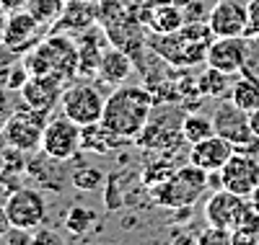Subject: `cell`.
<instances>
[{
	"mask_svg": "<svg viewBox=\"0 0 259 245\" xmlns=\"http://www.w3.org/2000/svg\"><path fill=\"white\" fill-rule=\"evenodd\" d=\"M94 21H99V8L91 0H70L65 3L52 31H85L94 26Z\"/></svg>",
	"mask_w": 259,
	"mask_h": 245,
	"instance_id": "cell-16",
	"label": "cell"
},
{
	"mask_svg": "<svg viewBox=\"0 0 259 245\" xmlns=\"http://www.w3.org/2000/svg\"><path fill=\"white\" fill-rule=\"evenodd\" d=\"M41 152L45 158L68 163L80 152V127L68 116H52L47 121L45 137H41Z\"/></svg>",
	"mask_w": 259,
	"mask_h": 245,
	"instance_id": "cell-5",
	"label": "cell"
},
{
	"mask_svg": "<svg viewBox=\"0 0 259 245\" xmlns=\"http://www.w3.org/2000/svg\"><path fill=\"white\" fill-rule=\"evenodd\" d=\"M233 152H236L233 142H228V140L221 137V135H212V137H207V140H202V142H194V145H192V150H189V163L197 165V168H202L205 173H207V170H221V168L233 158Z\"/></svg>",
	"mask_w": 259,
	"mask_h": 245,
	"instance_id": "cell-15",
	"label": "cell"
},
{
	"mask_svg": "<svg viewBox=\"0 0 259 245\" xmlns=\"http://www.w3.org/2000/svg\"><path fill=\"white\" fill-rule=\"evenodd\" d=\"M221 175H223V189L249 199L259 186V160L246 152H233V158L221 168Z\"/></svg>",
	"mask_w": 259,
	"mask_h": 245,
	"instance_id": "cell-11",
	"label": "cell"
},
{
	"mask_svg": "<svg viewBox=\"0 0 259 245\" xmlns=\"http://www.w3.org/2000/svg\"><path fill=\"white\" fill-rule=\"evenodd\" d=\"M140 21L148 24L150 31H156V34H177L184 29L187 16H184V8H179L174 3H158L156 8L143 11Z\"/></svg>",
	"mask_w": 259,
	"mask_h": 245,
	"instance_id": "cell-17",
	"label": "cell"
},
{
	"mask_svg": "<svg viewBox=\"0 0 259 245\" xmlns=\"http://www.w3.org/2000/svg\"><path fill=\"white\" fill-rule=\"evenodd\" d=\"M8 11L6 8H0V44H3V36H6V29H8Z\"/></svg>",
	"mask_w": 259,
	"mask_h": 245,
	"instance_id": "cell-37",
	"label": "cell"
},
{
	"mask_svg": "<svg viewBox=\"0 0 259 245\" xmlns=\"http://www.w3.org/2000/svg\"><path fill=\"white\" fill-rule=\"evenodd\" d=\"M249 124H251V132L259 137V108H254V111H249Z\"/></svg>",
	"mask_w": 259,
	"mask_h": 245,
	"instance_id": "cell-38",
	"label": "cell"
},
{
	"mask_svg": "<svg viewBox=\"0 0 259 245\" xmlns=\"http://www.w3.org/2000/svg\"><path fill=\"white\" fill-rule=\"evenodd\" d=\"M13 225H11V217H8V212H6V204L0 207V240H3V235L11 230Z\"/></svg>",
	"mask_w": 259,
	"mask_h": 245,
	"instance_id": "cell-36",
	"label": "cell"
},
{
	"mask_svg": "<svg viewBox=\"0 0 259 245\" xmlns=\"http://www.w3.org/2000/svg\"><path fill=\"white\" fill-rule=\"evenodd\" d=\"M182 135H184V140H187L189 145L212 137V135H215L212 116H202V114H189V116H184V121H182Z\"/></svg>",
	"mask_w": 259,
	"mask_h": 245,
	"instance_id": "cell-23",
	"label": "cell"
},
{
	"mask_svg": "<svg viewBox=\"0 0 259 245\" xmlns=\"http://www.w3.org/2000/svg\"><path fill=\"white\" fill-rule=\"evenodd\" d=\"M119 142H124V137H117L101 121L80 127V150H85V152H109Z\"/></svg>",
	"mask_w": 259,
	"mask_h": 245,
	"instance_id": "cell-19",
	"label": "cell"
},
{
	"mask_svg": "<svg viewBox=\"0 0 259 245\" xmlns=\"http://www.w3.org/2000/svg\"><path fill=\"white\" fill-rule=\"evenodd\" d=\"M249 26H246V39H256L259 36V0H249Z\"/></svg>",
	"mask_w": 259,
	"mask_h": 245,
	"instance_id": "cell-32",
	"label": "cell"
},
{
	"mask_svg": "<svg viewBox=\"0 0 259 245\" xmlns=\"http://www.w3.org/2000/svg\"><path fill=\"white\" fill-rule=\"evenodd\" d=\"M101 57H104V49L101 44L94 41V36L89 34V29H85L80 44H78V75L83 78H94L101 68Z\"/></svg>",
	"mask_w": 259,
	"mask_h": 245,
	"instance_id": "cell-21",
	"label": "cell"
},
{
	"mask_svg": "<svg viewBox=\"0 0 259 245\" xmlns=\"http://www.w3.org/2000/svg\"><path fill=\"white\" fill-rule=\"evenodd\" d=\"M249 202H251V207L259 212V186H256V189H254V194L249 196Z\"/></svg>",
	"mask_w": 259,
	"mask_h": 245,
	"instance_id": "cell-39",
	"label": "cell"
},
{
	"mask_svg": "<svg viewBox=\"0 0 259 245\" xmlns=\"http://www.w3.org/2000/svg\"><path fill=\"white\" fill-rule=\"evenodd\" d=\"M39 21L31 16V11H13L11 18H8V29H6V36H3V44L11 47L18 57H24L26 52H31L36 44L41 41L39 39Z\"/></svg>",
	"mask_w": 259,
	"mask_h": 245,
	"instance_id": "cell-14",
	"label": "cell"
},
{
	"mask_svg": "<svg viewBox=\"0 0 259 245\" xmlns=\"http://www.w3.org/2000/svg\"><path fill=\"white\" fill-rule=\"evenodd\" d=\"M171 173H174V165L166 163V160H161L158 165H148V168H145V183H148V186L163 183Z\"/></svg>",
	"mask_w": 259,
	"mask_h": 245,
	"instance_id": "cell-28",
	"label": "cell"
},
{
	"mask_svg": "<svg viewBox=\"0 0 259 245\" xmlns=\"http://www.w3.org/2000/svg\"><path fill=\"white\" fill-rule=\"evenodd\" d=\"M249 209H251V202L246 196H239L228 189H218L205 202V219L212 227H223L233 232L244 225V217Z\"/></svg>",
	"mask_w": 259,
	"mask_h": 245,
	"instance_id": "cell-6",
	"label": "cell"
},
{
	"mask_svg": "<svg viewBox=\"0 0 259 245\" xmlns=\"http://www.w3.org/2000/svg\"><path fill=\"white\" fill-rule=\"evenodd\" d=\"M197 242H202V245H207V242H231V230L207 225V230L197 235Z\"/></svg>",
	"mask_w": 259,
	"mask_h": 245,
	"instance_id": "cell-30",
	"label": "cell"
},
{
	"mask_svg": "<svg viewBox=\"0 0 259 245\" xmlns=\"http://www.w3.org/2000/svg\"><path fill=\"white\" fill-rule=\"evenodd\" d=\"M68 91L65 88V80L57 78V75H31L26 80V85L21 88V101L29 108H36V111H50L55 108L57 101H62V93Z\"/></svg>",
	"mask_w": 259,
	"mask_h": 245,
	"instance_id": "cell-13",
	"label": "cell"
},
{
	"mask_svg": "<svg viewBox=\"0 0 259 245\" xmlns=\"http://www.w3.org/2000/svg\"><path fill=\"white\" fill-rule=\"evenodd\" d=\"M31 78V73H29V68L24 62H13L11 68H8V78H6V85H8V91H21V88L26 85V80Z\"/></svg>",
	"mask_w": 259,
	"mask_h": 245,
	"instance_id": "cell-27",
	"label": "cell"
},
{
	"mask_svg": "<svg viewBox=\"0 0 259 245\" xmlns=\"http://www.w3.org/2000/svg\"><path fill=\"white\" fill-rule=\"evenodd\" d=\"M153 106H156L153 93L145 91V88H135V85L117 88L104 103L101 124L109 132H114L117 137L138 140V135L150 121V111H153Z\"/></svg>",
	"mask_w": 259,
	"mask_h": 245,
	"instance_id": "cell-1",
	"label": "cell"
},
{
	"mask_svg": "<svg viewBox=\"0 0 259 245\" xmlns=\"http://www.w3.org/2000/svg\"><path fill=\"white\" fill-rule=\"evenodd\" d=\"M73 186L80 189V191H96L101 183H104V173L99 168H91V165H83L73 173Z\"/></svg>",
	"mask_w": 259,
	"mask_h": 245,
	"instance_id": "cell-26",
	"label": "cell"
},
{
	"mask_svg": "<svg viewBox=\"0 0 259 245\" xmlns=\"http://www.w3.org/2000/svg\"><path fill=\"white\" fill-rule=\"evenodd\" d=\"M212 124H215V135L233 142V147H241L256 137L251 132V124H249V111L236 106L231 98L218 101V106L212 111Z\"/></svg>",
	"mask_w": 259,
	"mask_h": 245,
	"instance_id": "cell-9",
	"label": "cell"
},
{
	"mask_svg": "<svg viewBox=\"0 0 259 245\" xmlns=\"http://www.w3.org/2000/svg\"><path fill=\"white\" fill-rule=\"evenodd\" d=\"M197 91L202 96H210V98H221L231 91V75L223 73V70H215L207 65V70L200 75L197 80Z\"/></svg>",
	"mask_w": 259,
	"mask_h": 245,
	"instance_id": "cell-22",
	"label": "cell"
},
{
	"mask_svg": "<svg viewBox=\"0 0 259 245\" xmlns=\"http://www.w3.org/2000/svg\"><path fill=\"white\" fill-rule=\"evenodd\" d=\"M3 127H6V119H0V135H3Z\"/></svg>",
	"mask_w": 259,
	"mask_h": 245,
	"instance_id": "cell-40",
	"label": "cell"
},
{
	"mask_svg": "<svg viewBox=\"0 0 259 245\" xmlns=\"http://www.w3.org/2000/svg\"><path fill=\"white\" fill-rule=\"evenodd\" d=\"M241 78L231 85V101L236 106H241L244 111H254L259 108V75L241 70Z\"/></svg>",
	"mask_w": 259,
	"mask_h": 245,
	"instance_id": "cell-20",
	"label": "cell"
},
{
	"mask_svg": "<svg viewBox=\"0 0 259 245\" xmlns=\"http://www.w3.org/2000/svg\"><path fill=\"white\" fill-rule=\"evenodd\" d=\"M6 212L11 217V225L24 230H36L47 219V202L34 189H16L6 199Z\"/></svg>",
	"mask_w": 259,
	"mask_h": 245,
	"instance_id": "cell-8",
	"label": "cell"
},
{
	"mask_svg": "<svg viewBox=\"0 0 259 245\" xmlns=\"http://www.w3.org/2000/svg\"><path fill=\"white\" fill-rule=\"evenodd\" d=\"M16 59H18V54L11 47H6V44H0V70L8 68V65H13Z\"/></svg>",
	"mask_w": 259,
	"mask_h": 245,
	"instance_id": "cell-34",
	"label": "cell"
},
{
	"mask_svg": "<svg viewBox=\"0 0 259 245\" xmlns=\"http://www.w3.org/2000/svg\"><path fill=\"white\" fill-rule=\"evenodd\" d=\"M65 8V0H29V11L41 26H52Z\"/></svg>",
	"mask_w": 259,
	"mask_h": 245,
	"instance_id": "cell-25",
	"label": "cell"
},
{
	"mask_svg": "<svg viewBox=\"0 0 259 245\" xmlns=\"http://www.w3.org/2000/svg\"><path fill=\"white\" fill-rule=\"evenodd\" d=\"M205 191H207V173L189 163V165L174 170L163 183H156L153 202L158 207L182 209V207H192Z\"/></svg>",
	"mask_w": 259,
	"mask_h": 245,
	"instance_id": "cell-3",
	"label": "cell"
},
{
	"mask_svg": "<svg viewBox=\"0 0 259 245\" xmlns=\"http://www.w3.org/2000/svg\"><path fill=\"white\" fill-rule=\"evenodd\" d=\"M0 242H6V245H31V230H24V227H11L6 235H3V240Z\"/></svg>",
	"mask_w": 259,
	"mask_h": 245,
	"instance_id": "cell-31",
	"label": "cell"
},
{
	"mask_svg": "<svg viewBox=\"0 0 259 245\" xmlns=\"http://www.w3.org/2000/svg\"><path fill=\"white\" fill-rule=\"evenodd\" d=\"M47 121H50L47 111H36V108H29V106H21L6 119L3 140H6V145H11V147H16L21 152L41 150V137H45Z\"/></svg>",
	"mask_w": 259,
	"mask_h": 245,
	"instance_id": "cell-4",
	"label": "cell"
},
{
	"mask_svg": "<svg viewBox=\"0 0 259 245\" xmlns=\"http://www.w3.org/2000/svg\"><path fill=\"white\" fill-rule=\"evenodd\" d=\"M24 59L31 75H57L62 80H73L78 75V44L62 31H52L47 39H41L24 54Z\"/></svg>",
	"mask_w": 259,
	"mask_h": 245,
	"instance_id": "cell-2",
	"label": "cell"
},
{
	"mask_svg": "<svg viewBox=\"0 0 259 245\" xmlns=\"http://www.w3.org/2000/svg\"><path fill=\"white\" fill-rule=\"evenodd\" d=\"M94 222H96L94 209L80 207V204H75L68 214H65V227H68V232H73V235H85L94 227Z\"/></svg>",
	"mask_w": 259,
	"mask_h": 245,
	"instance_id": "cell-24",
	"label": "cell"
},
{
	"mask_svg": "<svg viewBox=\"0 0 259 245\" xmlns=\"http://www.w3.org/2000/svg\"><path fill=\"white\" fill-rule=\"evenodd\" d=\"M249 57V39L246 36H215L207 47L205 62L215 70L236 75L244 70Z\"/></svg>",
	"mask_w": 259,
	"mask_h": 245,
	"instance_id": "cell-10",
	"label": "cell"
},
{
	"mask_svg": "<svg viewBox=\"0 0 259 245\" xmlns=\"http://www.w3.org/2000/svg\"><path fill=\"white\" fill-rule=\"evenodd\" d=\"M130 73H133V59H130V52L119 49V47H109L104 49V57H101V68H99V75L104 78V83L109 85H122Z\"/></svg>",
	"mask_w": 259,
	"mask_h": 245,
	"instance_id": "cell-18",
	"label": "cell"
},
{
	"mask_svg": "<svg viewBox=\"0 0 259 245\" xmlns=\"http://www.w3.org/2000/svg\"><path fill=\"white\" fill-rule=\"evenodd\" d=\"M41 242H55V245H60V235L52 232V230H45V227L31 230V245H41Z\"/></svg>",
	"mask_w": 259,
	"mask_h": 245,
	"instance_id": "cell-33",
	"label": "cell"
},
{
	"mask_svg": "<svg viewBox=\"0 0 259 245\" xmlns=\"http://www.w3.org/2000/svg\"><path fill=\"white\" fill-rule=\"evenodd\" d=\"M60 103H62V114L68 119H73L78 127H89V124L101 121L106 98L99 93V88H94L89 83H80V85L68 88L62 93Z\"/></svg>",
	"mask_w": 259,
	"mask_h": 245,
	"instance_id": "cell-7",
	"label": "cell"
},
{
	"mask_svg": "<svg viewBox=\"0 0 259 245\" xmlns=\"http://www.w3.org/2000/svg\"><path fill=\"white\" fill-rule=\"evenodd\" d=\"M24 6H29V0H0V8H6L8 13H13V11H21Z\"/></svg>",
	"mask_w": 259,
	"mask_h": 245,
	"instance_id": "cell-35",
	"label": "cell"
},
{
	"mask_svg": "<svg viewBox=\"0 0 259 245\" xmlns=\"http://www.w3.org/2000/svg\"><path fill=\"white\" fill-rule=\"evenodd\" d=\"M11 68V65H8ZM8 68L0 70V119H8L13 114V106H11V96H8V85H6V78H8Z\"/></svg>",
	"mask_w": 259,
	"mask_h": 245,
	"instance_id": "cell-29",
	"label": "cell"
},
{
	"mask_svg": "<svg viewBox=\"0 0 259 245\" xmlns=\"http://www.w3.org/2000/svg\"><path fill=\"white\" fill-rule=\"evenodd\" d=\"M207 26L215 36H244L249 26V8L239 0H218L207 13Z\"/></svg>",
	"mask_w": 259,
	"mask_h": 245,
	"instance_id": "cell-12",
	"label": "cell"
}]
</instances>
